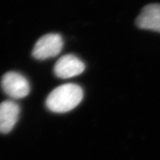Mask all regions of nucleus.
<instances>
[{
  "mask_svg": "<svg viewBox=\"0 0 160 160\" xmlns=\"http://www.w3.org/2000/svg\"><path fill=\"white\" fill-rule=\"evenodd\" d=\"M20 113L19 105L12 100L0 103V133H8L17 124Z\"/></svg>",
  "mask_w": 160,
  "mask_h": 160,
  "instance_id": "nucleus-6",
  "label": "nucleus"
},
{
  "mask_svg": "<svg viewBox=\"0 0 160 160\" xmlns=\"http://www.w3.org/2000/svg\"><path fill=\"white\" fill-rule=\"evenodd\" d=\"M85 69V63L79 58L73 54H67L60 57L56 62L53 71L57 77L69 79L82 73Z\"/></svg>",
  "mask_w": 160,
  "mask_h": 160,
  "instance_id": "nucleus-4",
  "label": "nucleus"
},
{
  "mask_svg": "<svg viewBox=\"0 0 160 160\" xmlns=\"http://www.w3.org/2000/svg\"><path fill=\"white\" fill-rule=\"evenodd\" d=\"M136 24L141 29L160 33V4H150L144 7Z\"/></svg>",
  "mask_w": 160,
  "mask_h": 160,
  "instance_id": "nucleus-5",
  "label": "nucleus"
},
{
  "mask_svg": "<svg viewBox=\"0 0 160 160\" xmlns=\"http://www.w3.org/2000/svg\"><path fill=\"white\" fill-rule=\"evenodd\" d=\"M1 86L4 92L13 99H22L30 93L28 80L21 73L10 71L3 76Z\"/></svg>",
  "mask_w": 160,
  "mask_h": 160,
  "instance_id": "nucleus-3",
  "label": "nucleus"
},
{
  "mask_svg": "<svg viewBox=\"0 0 160 160\" xmlns=\"http://www.w3.org/2000/svg\"><path fill=\"white\" fill-rule=\"evenodd\" d=\"M62 37L58 33H48L44 35L36 42L32 55L35 59L44 60L55 57L63 48Z\"/></svg>",
  "mask_w": 160,
  "mask_h": 160,
  "instance_id": "nucleus-2",
  "label": "nucleus"
},
{
  "mask_svg": "<svg viewBox=\"0 0 160 160\" xmlns=\"http://www.w3.org/2000/svg\"><path fill=\"white\" fill-rule=\"evenodd\" d=\"M83 94L82 88L77 84H64L53 89L48 96L46 107L54 113H66L79 105Z\"/></svg>",
  "mask_w": 160,
  "mask_h": 160,
  "instance_id": "nucleus-1",
  "label": "nucleus"
}]
</instances>
